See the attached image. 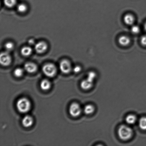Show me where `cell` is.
<instances>
[{
    "label": "cell",
    "mask_w": 146,
    "mask_h": 146,
    "mask_svg": "<svg viewBox=\"0 0 146 146\" xmlns=\"http://www.w3.org/2000/svg\"><path fill=\"white\" fill-rule=\"evenodd\" d=\"M118 134L120 139L127 141L131 139L132 137L133 131L132 129L128 126L122 125L118 129Z\"/></svg>",
    "instance_id": "cell-1"
},
{
    "label": "cell",
    "mask_w": 146,
    "mask_h": 146,
    "mask_svg": "<svg viewBox=\"0 0 146 146\" xmlns=\"http://www.w3.org/2000/svg\"><path fill=\"white\" fill-rule=\"evenodd\" d=\"M24 73V70L22 68H16L14 71V74L17 77L22 76Z\"/></svg>",
    "instance_id": "cell-20"
},
{
    "label": "cell",
    "mask_w": 146,
    "mask_h": 146,
    "mask_svg": "<svg viewBox=\"0 0 146 146\" xmlns=\"http://www.w3.org/2000/svg\"><path fill=\"white\" fill-rule=\"evenodd\" d=\"M60 68L62 72L64 74H68L72 69L70 62L68 60H63L60 64Z\"/></svg>",
    "instance_id": "cell-6"
},
{
    "label": "cell",
    "mask_w": 146,
    "mask_h": 146,
    "mask_svg": "<svg viewBox=\"0 0 146 146\" xmlns=\"http://www.w3.org/2000/svg\"><path fill=\"white\" fill-rule=\"evenodd\" d=\"M42 70L44 74L48 77H54L57 72L56 67L51 63L45 64L43 67Z\"/></svg>",
    "instance_id": "cell-3"
},
{
    "label": "cell",
    "mask_w": 146,
    "mask_h": 146,
    "mask_svg": "<svg viewBox=\"0 0 146 146\" xmlns=\"http://www.w3.org/2000/svg\"><path fill=\"white\" fill-rule=\"evenodd\" d=\"M70 114L72 117H76L80 115L82 109L79 104L76 103H72L69 107Z\"/></svg>",
    "instance_id": "cell-4"
},
{
    "label": "cell",
    "mask_w": 146,
    "mask_h": 146,
    "mask_svg": "<svg viewBox=\"0 0 146 146\" xmlns=\"http://www.w3.org/2000/svg\"><path fill=\"white\" fill-rule=\"evenodd\" d=\"M73 71L75 73H78L80 72L81 70V68L79 66H76L73 68Z\"/></svg>",
    "instance_id": "cell-25"
},
{
    "label": "cell",
    "mask_w": 146,
    "mask_h": 146,
    "mask_svg": "<svg viewBox=\"0 0 146 146\" xmlns=\"http://www.w3.org/2000/svg\"><path fill=\"white\" fill-rule=\"evenodd\" d=\"M123 20L124 23L127 25H133L135 22V18L132 14H127L124 16Z\"/></svg>",
    "instance_id": "cell-11"
},
{
    "label": "cell",
    "mask_w": 146,
    "mask_h": 146,
    "mask_svg": "<svg viewBox=\"0 0 146 146\" xmlns=\"http://www.w3.org/2000/svg\"><path fill=\"white\" fill-rule=\"evenodd\" d=\"M140 28L137 25H133L131 29V31L133 34H137L140 32Z\"/></svg>",
    "instance_id": "cell-23"
},
{
    "label": "cell",
    "mask_w": 146,
    "mask_h": 146,
    "mask_svg": "<svg viewBox=\"0 0 146 146\" xmlns=\"http://www.w3.org/2000/svg\"><path fill=\"white\" fill-rule=\"evenodd\" d=\"M24 70L27 72L33 73L36 72L37 70V66L35 64L32 62H27L24 66Z\"/></svg>",
    "instance_id": "cell-9"
},
{
    "label": "cell",
    "mask_w": 146,
    "mask_h": 146,
    "mask_svg": "<svg viewBox=\"0 0 146 146\" xmlns=\"http://www.w3.org/2000/svg\"><path fill=\"white\" fill-rule=\"evenodd\" d=\"M5 48L7 51L8 52L12 50L14 48V45L12 42H9L5 44Z\"/></svg>",
    "instance_id": "cell-22"
},
{
    "label": "cell",
    "mask_w": 146,
    "mask_h": 146,
    "mask_svg": "<svg viewBox=\"0 0 146 146\" xmlns=\"http://www.w3.org/2000/svg\"><path fill=\"white\" fill-rule=\"evenodd\" d=\"M95 108L92 104H89L85 106L84 109V111L87 115H91L94 113Z\"/></svg>",
    "instance_id": "cell-14"
},
{
    "label": "cell",
    "mask_w": 146,
    "mask_h": 146,
    "mask_svg": "<svg viewBox=\"0 0 146 146\" xmlns=\"http://www.w3.org/2000/svg\"><path fill=\"white\" fill-rule=\"evenodd\" d=\"M32 53V49L29 46L24 47L21 48V53L23 56L25 57H28L31 55Z\"/></svg>",
    "instance_id": "cell-15"
},
{
    "label": "cell",
    "mask_w": 146,
    "mask_h": 146,
    "mask_svg": "<svg viewBox=\"0 0 146 146\" xmlns=\"http://www.w3.org/2000/svg\"><path fill=\"white\" fill-rule=\"evenodd\" d=\"M139 126L141 130L146 131V117H141L139 121Z\"/></svg>",
    "instance_id": "cell-17"
},
{
    "label": "cell",
    "mask_w": 146,
    "mask_h": 146,
    "mask_svg": "<svg viewBox=\"0 0 146 146\" xmlns=\"http://www.w3.org/2000/svg\"><path fill=\"white\" fill-rule=\"evenodd\" d=\"M137 121V117L134 114H129L125 118L126 122L129 125H132L135 124Z\"/></svg>",
    "instance_id": "cell-13"
},
{
    "label": "cell",
    "mask_w": 146,
    "mask_h": 146,
    "mask_svg": "<svg viewBox=\"0 0 146 146\" xmlns=\"http://www.w3.org/2000/svg\"><path fill=\"white\" fill-rule=\"evenodd\" d=\"M33 123V120L29 115L25 116L23 119L22 123L24 127L28 128L32 125Z\"/></svg>",
    "instance_id": "cell-12"
},
{
    "label": "cell",
    "mask_w": 146,
    "mask_h": 146,
    "mask_svg": "<svg viewBox=\"0 0 146 146\" xmlns=\"http://www.w3.org/2000/svg\"><path fill=\"white\" fill-rule=\"evenodd\" d=\"M97 76V74L95 72L93 71H90L87 74V78L89 79L92 81H94L96 77Z\"/></svg>",
    "instance_id": "cell-21"
},
{
    "label": "cell",
    "mask_w": 146,
    "mask_h": 146,
    "mask_svg": "<svg viewBox=\"0 0 146 146\" xmlns=\"http://www.w3.org/2000/svg\"><path fill=\"white\" fill-rule=\"evenodd\" d=\"M94 81L87 78L83 80L81 83V87L82 89L87 90L92 88L94 85Z\"/></svg>",
    "instance_id": "cell-8"
},
{
    "label": "cell",
    "mask_w": 146,
    "mask_h": 146,
    "mask_svg": "<svg viewBox=\"0 0 146 146\" xmlns=\"http://www.w3.org/2000/svg\"><path fill=\"white\" fill-rule=\"evenodd\" d=\"M4 3L6 6L8 8H13L17 4V0H4Z\"/></svg>",
    "instance_id": "cell-18"
},
{
    "label": "cell",
    "mask_w": 146,
    "mask_h": 146,
    "mask_svg": "<svg viewBox=\"0 0 146 146\" xmlns=\"http://www.w3.org/2000/svg\"><path fill=\"white\" fill-rule=\"evenodd\" d=\"M144 29H145V31H146V22L145 23V24H144Z\"/></svg>",
    "instance_id": "cell-27"
},
{
    "label": "cell",
    "mask_w": 146,
    "mask_h": 146,
    "mask_svg": "<svg viewBox=\"0 0 146 146\" xmlns=\"http://www.w3.org/2000/svg\"><path fill=\"white\" fill-rule=\"evenodd\" d=\"M40 87L44 91L49 90L51 86V84L48 80L45 79L42 80L40 83Z\"/></svg>",
    "instance_id": "cell-16"
},
{
    "label": "cell",
    "mask_w": 146,
    "mask_h": 146,
    "mask_svg": "<svg viewBox=\"0 0 146 146\" xmlns=\"http://www.w3.org/2000/svg\"><path fill=\"white\" fill-rule=\"evenodd\" d=\"M141 45L144 46H146V35L143 36L141 37Z\"/></svg>",
    "instance_id": "cell-24"
},
{
    "label": "cell",
    "mask_w": 146,
    "mask_h": 146,
    "mask_svg": "<svg viewBox=\"0 0 146 146\" xmlns=\"http://www.w3.org/2000/svg\"><path fill=\"white\" fill-rule=\"evenodd\" d=\"M28 9V7L25 4H20L17 6V10L20 13H24L26 12Z\"/></svg>",
    "instance_id": "cell-19"
},
{
    "label": "cell",
    "mask_w": 146,
    "mask_h": 146,
    "mask_svg": "<svg viewBox=\"0 0 146 146\" xmlns=\"http://www.w3.org/2000/svg\"><path fill=\"white\" fill-rule=\"evenodd\" d=\"M11 62V55L7 51L1 53L0 55V62L1 65L7 66L9 65Z\"/></svg>",
    "instance_id": "cell-5"
},
{
    "label": "cell",
    "mask_w": 146,
    "mask_h": 146,
    "mask_svg": "<svg viewBox=\"0 0 146 146\" xmlns=\"http://www.w3.org/2000/svg\"><path fill=\"white\" fill-rule=\"evenodd\" d=\"M48 45L44 41H40L35 45V49L36 51L38 54H42L45 52L48 49Z\"/></svg>",
    "instance_id": "cell-7"
},
{
    "label": "cell",
    "mask_w": 146,
    "mask_h": 146,
    "mask_svg": "<svg viewBox=\"0 0 146 146\" xmlns=\"http://www.w3.org/2000/svg\"><path fill=\"white\" fill-rule=\"evenodd\" d=\"M28 42V44L30 45H33L35 44V40H34V39H32V38H31V39L29 40Z\"/></svg>",
    "instance_id": "cell-26"
},
{
    "label": "cell",
    "mask_w": 146,
    "mask_h": 146,
    "mask_svg": "<svg viewBox=\"0 0 146 146\" xmlns=\"http://www.w3.org/2000/svg\"><path fill=\"white\" fill-rule=\"evenodd\" d=\"M118 41L120 45L123 46H127L131 44V39L126 35H122L118 38Z\"/></svg>",
    "instance_id": "cell-10"
},
{
    "label": "cell",
    "mask_w": 146,
    "mask_h": 146,
    "mask_svg": "<svg viewBox=\"0 0 146 146\" xmlns=\"http://www.w3.org/2000/svg\"><path fill=\"white\" fill-rule=\"evenodd\" d=\"M16 106L18 111L22 113L28 112L31 107V102L28 99L25 98H20L18 100Z\"/></svg>",
    "instance_id": "cell-2"
}]
</instances>
